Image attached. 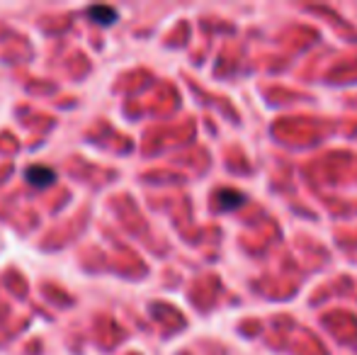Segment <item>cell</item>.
Masks as SVG:
<instances>
[{
  "mask_svg": "<svg viewBox=\"0 0 357 355\" xmlns=\"http://www.w3.org/2000/svg\"><path fill=\"white\" fill-rule=\"evenodd\" d=\"M25 178L30 185H34L37 190H44V188H49V185L56 183V171L49 166H42V163H34V166L25 168Z\"/></svg>",
  "mask_w": 357,
  "mask_h": 355,
  "instance_id": "cell-1",
  "label": "cell"
},
{
  "mask_svg": "<svg viewBox=\"0 0 357 355\" xmlns=\"http://www.w3.org/2000/svg\"><path fill=\"white\" fill-rule=\"evenodd\" d=\"M85 15L90 17V22H95V25L100 27H110L117 22V10L110 6H93L85 10Z\"/></svg>",
  "mask_w": 357,
  "mask_h": 355,
  "instance_id": "cell-2",
  "label": "cell"
},
{
  "mask_svg": "<svg viewBox=\"0 0 357 355\" xmlns=\"http://www.w3.org/2000/svg\"><path fill=\"white\" fill-rule=\"evenodd\" d=\"M243 202H246L243 193H236V190H221L219 193V207L224 209V212H229V209L238 207V204Z\"/></svg>",
  "mask_w": 357,
  "mask_h": 355,
  "instance_id": "cell-3",
  "label": "cell"
}]
</instances>
